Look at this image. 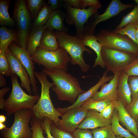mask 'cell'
<instances>
[{
  "label": "cell",
  "mask_w": 138,
  "mask_h": 138,
  "mask_svg": "<svg viewBox=\"0 0 138 138\" xmlns=\"http://www.w3.org/2000/svg\"><path fill=\"white\" fill-rule=\"evenodd\" d=\"M13 124L9 128L1 131L3 138H31L32 131L29 126L32 117L31 109H25L15 112Z\"/></svg>",
  "instance_id": "obj_8"
},
{
  "label": "cell",
  "mask_w": 138,
  "mask_h": 138,
  "mask_svg": "<svg viewBox=\"0 0 138 138\" xmlns=\"http://www.w3.org/2000/svg\"><path fill=\"white\" fill-rule=\"evenodd\" d=\"M6 120V117L3 115L1 114L0 115V122L3 123Z\"/></svg>",
  "instance_id": "obj_47"
},
{
  "label": "cell",
  "mask_w": 138,
  "mask_h": 138,
  "mask_svg": "<svg viewBox=\"0 0 138 138\" xmlns=\"http://www.w3.org/2000/svg\"><path fill=\"white\" fill-rule=\"evenodd\" d=\"M32 61L44 68H57L67 71L68 65L71 58L66 50L62 47L54 51L43 49L39 47L31 56Z\"/></svg>",
  "instance_id": "obj_6"
},
{
  "label": "cell",
  "mask_w": 138,
  "mask_h": 138,
  "mask_svg": "<svg viewBox=\"0 0 138 138\" xmlns=\"http://www.w3.org/2000/svg\"><path fill=\"white\" fill-rule=\"evenodd\" d=\"M34 75L41 84V89L39 99L31 109L32 116L41 121L44 118H48L58 127L59 117H62L63 114L55 108L50 97L49 89L54 84L48 80L47 76L42 71L41 72L34 71Z\"/></svg>",
  "instance_id": "obj_2"
},
{
  "label": "cell",
  "mask_w": 138,
  "mask_h": 138,
  "mask_svg": "<svg viewBox=\"0 0 138 138\" xmlns=\"http://www.w3.org/2000/svg\"><path fill=\"white\" fill-rule=\"evenodd\" d=\"M115 138H124L119 136H116Z\"/></svg>",
  "instance_id": "obj_50"
},
{
  "label": "cell",
  "mask_w": 138,
  "mask_h": 138,
  "mask_svg": "<svg viewBox=\"0 0 138 138\" xmlns=\"http://www.w3.org/2000/svg\"><path fill=\"white\" fill-rule=\"evenodd\" d=\"M50 130L54 138H74L72 133L60 129L52 121L50 125Z\"/></svg>",
  "instance_id": "obj_34"
},
{
  "label": "cell",
  "mask_w": 138,
  "mask_h": 138,
  "mask_svg": "<svg viewBox=\"0 0 138 138\" xmlns=\"http://www.w3.org/2000/svg\"><path fill=\"white\" fill-rule=\"evenodd\" d=\"M63 6L66 11V22L68 25L75 26L76 35L83 40L84 24L90 17L97 13L98 9L90 7L86 9L75 8L65 3Z\"/></svg>",
  "instance_id": "obj_10"
},
{
  "label": "cell",
  "mask_w": 138,
  "mask_h": 138,
  "mask_svg": "<svg viewBox=\"0 0 138 138\" xmlns=\"http://www.w3.org/2000/svg\"><path fill=\"white\" fill-rule=\"evenodd\" d=\"M26 3L27 9L32 20H33L45 4V1L43 0H27Z\"/></svg>",
  "instance_id": "obj_31"
},
{
  "label": "cell",
  "mask_w": 138,
  "mask_h": 138,
  "mask_svg": "<svg viewBox=\"0 0 138 138\" xmlns=\"http://www.w3.org/2000/svg\"><path fill=\"white\" fill-rule=\"evenodd\" d=\"M135 35L136 39L138 42V26L136 28Z\"/></svg>",
  "instance_id": "obj_49"
},
{
  "label": "cell",
  "mask_w": 138,
  "mask_h": 138,
  "mask_svg": "<svg viewBox=\"0 0 138 138\" xmlns=\"http://www.w3.org/2000/svg\"><path fill=\"white\" fill-rule=\"evenodd\" d=\"M88 110L80 107L69 109L62 116L58 123V128L72 133L76 129L86 116Z\"/></svg>",
  "instance_id": "obj_12"
},
{
  "label": "cell",
  "mask_w": 138,
  "mask_h": 138,
  "mask_svg": "<svg viewBox=\"0 0 138 138\" xmlns=\"http://www.w3.org/2000/svg\"><path fill=\"white\" fill-rule=\"evenodd\" d=\"M108 72L106 71H105L97 83L88 90L79 95L75 102L72 105L64 108L58 107L56 108L57 111L61 114H63L69 109L80 107L84 102L91 98L103 84L112 78L113 77V76L107 75Z\"/></svg>",
  "instance_id": "obj_16"
},
{
  "label": "cell",
  "mask_w": 138,
  "mask_h": 138,
  "mask_svg": "<svg viewBox=\"0 0 138 138\" xmlns=\"http://www.w3.org/2000/svg\"><path fill=\"white\" fill-rule=\"evenodd\" d=\"M125 108L131 117L137 123H138V99L132 101L129 105L125 107Z\"/></svg>",
  "instance_id": "obj_37"
},
{
  "label": "cell",
  "mask_w": 138,
  "mask_h": 138,
  "mask_svg": "<svg viewBox=\"0 0 138 138\" xmlns=\"http://www.w3.org/2000/svg\"><path fill=\"white\" fill-rule=\"evenodd\" d=\"M137 127H138V123H137Z\"/></svg>",
  "instance_id": "obj_52"
},
{
  "label": "cell",
  "mask_w": 138,
  "mask_h": 138,
  "mask_svg": "<svg viewBox=\"0 0 138 138\" xmlns=\"http://www.w3.org/2000/svg\"><path fill=\"white\" fill-rule=\"evenodd\" d=\"M6 128V125L3 123L0 122V130L1 131L2 130Z\"/></svg>",
  "instance_id": "obj_48"
},
{
  "label": "cell",
  "mask_w": 138,
  "mask_h": 138,
  "mask_svg": "<svg viewBox=\"0 0 138 138\" xmlns=\"http://www.w3.org/2000/svg\"><path fill=\"white\" fill-rule=\"evenodd\" d=\"M0 74L6 76H11V75L5 52H0Z\"/></svg>",
  "instance_id": "obj_35"
},
{
  "label": "cell",
  "mask_w": 138,
  "mask_h": 138,
  "mask_svg": "<svg viewBox=\"0 0 138 138\" xmlns=\"http://www.w3.org/2000/svg\"><path fill=\"white\" fill-rule=\"evenodd\" d=\"M54 32L60 47L63 48L70 55L71 58V64L72 65H78L83 72L88 71L90 66L85 61L83 54L85 51L89 54H91V52L84 45L82 40L76 35L72 36L65 32L56 30Z\"/></svg>",
  "instance_id": "obj_3"
},
{
  "label": "cell",
  "mask_w": 138,
  "mask_h": 138,
  "mask_svg": "<svg viewBox=\"0 0 138 138\" xmlns=\"http://www.w3.org/2000/svg\"><path fill=\"white\" fill-rule=\"evenodd\" d=\"M133 7L132 5L123 4L119 0H112L103 13L101 15L97 13L94 14L95 18L91 25L84 29V36L94 34L95 27L99 23L107 20L118 15L122 11Z\"/></svg>",
  "instance_id": "obj_13"
},
{
  "label": "cell",
  "mask_w": 138,
  "mask_h": 138,
  "mask_svg": "<svg viewBox=\"0 0 138 138\" xmlns=\"http://www.w3.org/2000/svg\"><path fill=\"white\" fill-rule=\"evenodd\" d=\"M116 109L118 112L119 120L130 132L133 133L138 138V128L137 122L126 110L122 102L119 100L113 101Z\"/></svg>",
  "instance_id": "obj_18"
},
{
  "label": "cell",
  "mask_w": 138,
  "mask_h": 138,
  "mask_svg": "<svg viewBox=\"0 0 138 138\" xmlns=\"http://www.w3.org/2000/svg\"><path fill=\"white\" fill-rule=\"evenodd\" d=\"M129 76L121 72L117 90L118 100L125 107L129 105L132 100L131 91L128 84Z\"/></svg>",
  "instance_id": "obj_19"
},
{
  "label": "cell",
  "mask_w": 138,
  "mask_h": 138,
  "mask_svg": "<svg viewBox=\"0 0 138 138\" xmlns=\"http://www.w3.org/2000/svg\"><path fill=\"white\" fill-rule=\"evenodd\" d=\"M80 1L81 9H85L86 7L89 6L98 9L102 6L98 0H80Z\"/></svg>",
  "instance_id": "obj_41"
},
{
  "label": "cell",
  "mask_w": 138,
  "mask_h": 138,
  "mask_svg": "<svg viewBox=\"0 0 138 138\" xmlns=\"http://www.w3.org/2000/svg\"><path fill=\"white\" fill-rule=\"evenodd\" d=\"M122 72L126 73L129 76H138V57L126 66Z\"/></svg>",
  "instance_id": "obj_38"
},
{
  "label": "cell",
  "mask_w": 138,
  "mask_h": 138,
  "mask_svg": "<svg viewBox=\"0 0 138 138\" xmlns=\"http://www.w3.org/2000/svg\"><path fill=\"white\" fill-rule=\"evenodd\" d=\"M52 12L49 5L45 4L42 7L32 24V28L44 26Z\"/></svg>",
  "instance_id": "obj_27"
},
{
  "label": "cell",
  "mask_w": 138,
  "mask_h": 138,
  "mask_svg": "<svg viewBox=\"0 0 138 138\" xmlns=\"http://www.w3.org/2000/svg\"><path fill=\"white\" fill-rule=\"evenodd\" d=\"M91 131L93 138H115L116 137L111 124L93 129Z\"/></svg>",
  "instance_id": "obj_30"
},
{
  "label": "cell",
  "mask_w": 138,
  "mask_h": 138,
  "mask_svg": "<svg viewBox=\"0 0 138 138\" xmlns=\"http://www.w3.org/2000/svg\"><path fill=\"white\" fill-rule=\"evenodd\" d=\"M121 72H119L114 74L113 78L109 83L103 84L100 90L97 91L91 98L96 101L106 100L111 101L118 100L117 90Z\"/></svg>",
  "instance_id": "obj_15"
},
{
  "label": "cell",
  "mask_w": 138,
  "mask_h": 138,
  "mask_svg": "<svg viewBox=\"0 0 138 138\" xmlns=\"http://www.w3.org/2000/svg\"><path fill=\"white\" fill-rule=\"evenodd\" d=\"M64 3L66 4L72 8L81 9L80 0H63Z\"/></svg>",
  "instance_id": "obj_45"
},
{
  "label": "cell",
  "mask_w": 138,
  "mask_h": 138,
  "mask_svg": "<svg viewBox=\"0 0 138 138\" xmlns=\"http://www.w3.org/2000/svg\"><path fill=\"white\" fill-rule=\"evenodd\" d=\"M130 23H133L136 28L138 26V5L135 6L132 11L122 18L116 29L122 28Z\"/></svg>",
  "instance_id": "obj_29"
},
{
  "label": "cell",
  "mask_w": 138,
  "mask_h": 138,
  "mask_svg": "<svg viewBox=\"0 0 138 138\" xmlns=\"http://www.w3.org/2000/svg\"><path fill=\"white\" fill-rule=\"evenodd\" d=\"M115 108L113 101L107 105L100 112L101 115L105 119H111Z\"/></svg>",
  "instance_id": "obj_40"
},
{
  "label": "cell",
  "mask_w": 138,
  "mask_h": 138,
  "mask_svg": "<svg viewBox=\"0 0 138 138\" xmlns=\"http://www.w3.org/2000/svg\"><path fill=\"white\" fill-rule=\"evenodd\" d=\"M52 122L49 118H44L43 121H41V127L47 135V138H54L51 134L50 126Z\"/></svg>",
  "instance_id": "obj_42"
},
{
  "label": "cell",
  "mask_w": 138,
  "mask_h": 138,
  "mask_svg": "<svg viewBox=\"0 0 138 138\" xmlns=\"http://www.w3.org/2000/svg\"><path fill=\"white\" fill-rule=\"evenodd\" d=\"M136 29L133 23H130L122 28L112 31L115 33L127 36L138 45V42L136 39L135 35Z\"/></svg>",
  "instance_id": "obj_32"
},
{
  "label": "cell",
  "mask_w": 138,
  "mask_h": 138,
  "mask_svg": "<svg viewBox=\"0 0 138 138\" xmlns=\"http://www.w3.org/2000/svg\"><path fill=\"white\" fill-rule=\"evenodd\" d=\"M84 46H88L92 49L96 53L97 57L95 60L93 67L97 65L102 68H105L104 62L102 57L101 50L102 45L97 41L94 34H90L84 37L82 40Z\"/></svg>",
  "instance_id": "obj_21"
},
{
  "label": "cell",
  "mask_w": 138,
  "mask_h": 138,
  "mask_svg": "<svg viewBox=\"0 0 138 138\" xmlns=\"http://www.w3.org/2000/svg\"><path fill=\"white\" fill-rule=\"evenodd\" d=\"M46 28L44 25L31 28L28 38L26 49L30 56L35 53L37 49L40 46L43 32Z\"/></svg>",
  "instance_id": "obj_24"
},
{
  "label": "cell",
  "mask_w": 138,
  "mask_h": 138,
  "mask_svg": "<svg viewBox=\"0 0 138 138\" xmlns=\"http://www.w3.org/2000/svg\"><path fill=\"white\" fill-rule=\"evenodd\" d=\"M11 76L12 90L6 100L4 107V109L8 116L21 110L31 109L37 102L40 97L38 95H32L26 93L19 85L17 76L11 73Z\"/></svg>",
  "instance_id": "obj_4"
},
{
  "label": "cell",
  "mask_w": 138,
  "mask_h": 138,
  "mask_svg": "<svg viewBox=\"0 0 138 138\" xmlns=\"http://www.w3.org/2000/svg\"><path fill=\"white\" fill-rule=\"evenodd\" d=\"M111 119L104 118L100 113L93 110H89L77 128L94 129L111 124Z\"/></svg>",
  "instance_id": "obj_17"
},
{
  "label": "cell",
  "mask_w": 138,
  "mask_h": 138,
  "mask_svg": "<svg viewBox=\"0 0 138 138\" xmlns=\"http://www.w3.org/2000/svg\"><path fill=\"white\" fill-rule=\"evenodd\" d=\"M12 18L17 33V45L26 50L28 37L32 28V19L27 8L26 1H15Z\"/></svg>",
  "instance_id": "obj_5"
},
{
  "label": "cell",
  "mask_w": 138,
  "mask_h": 138,
  "mask_svg": "<svg viewBox=\"0 0 138 138\" xmlns=\"http://www.w3.org/2000/svg\"><path fill=\"white\" fill-rule=\"evenodd\" d=\"M42 71L51 78L54 84L51 89L59 100L73 104L79 95L86 91L81 88L76 77L65 70L57 68H44Z\"/></svg>",
  "instance_id": "obj_1"
},
{
  "label": "cell",
  "mask_w": 138,
  "mask_h": 138,
  "mask_svg": "<svg viewBox=\"0 0 138 138\" xmlns=\"http://www.w3.org/2000/svg\"><path fill=\"white\" fill-rule=\"evenodd\" d=\"M134 1L138 5V0H135Z\"/></svg>",
  "instance_id": "obj_51"
},
{
  "label": "cell",
  "mask_w": 138,
  "mask_h": 138,
  "mask_svg": "<svg viewBox=\"0 0 138 138\" xmlns=\"http://www.w3.org/2000/svg\"><path fill=\"white\" fill-rule=\"evenodd\" d=\"M111 121L112 129L116 135L119 136L124 138H137L120 125L118 118V112L116 109L111 119Z\"/></svg>",
  "instance_id": "obj_26"
},
{
  "label": "cell",
  "mask_w": 138,
  "mask_h": 138,
  "mask_svg": "<svg viewBox=\"0 0 138 138\" xmlns=\"http://www.w3.org/2000/svg\"><path fill=\"white\" fill-rule=\"evenodd\" d=\"M95 36L102 46L128 52L138 56V45L127 36L102 29Z\"/></svg>",
  "instance_id": "obj_7"
},
{
  "label": "cell",
  "mask_w": 138,
  "mask_h": 138,
  "mask_svg": "<svg viewBox=\"0 0 138 138\" xmlns=\"http://www.w3.org/2000/svg\"><path fill=\"white\" fill-rule=\"evenodd\" d=\"M10 4L9 0H0V25L1 26L11 27L15 26L14 21L8 12Z\"/></svg>",
  "instance_id": "obj_25"
},
{
  "label": "cell",
  "mask_w": 138,
  "mask_h": 138,
  "mask_svg": "<svg viewBox=\"0 0 138 138\" xmlns=\"http://www.w3.org/2000/svg\"><path fill=\"white\" fill-rule=\"evenodd\" d=\"M48 2L52 11L60 9L64 3L63 0H49Z\"/></svg>",
  "instance_id": "obj_43"
},
{
  "label": "cell",
  "mask_w": 138,
  "mask_h": 138,
  "mask_svg": "<svg viewBox=\"0 0 138 138\" xmlns=\"http://www.w3.org/2000/svg\"><path fill=\"white\" fill-rule=\"evenodd\" d=\"M65 13L60 9L52 11L45 26L49 29L67 32L68 29L64 23Z\"/></svg>",
  "instance_id": "obj_20"
},
{
  "label": "cell",
  "mask_w": 138,
  "mask_h": 138,
  "mask_svg": "<svg viewBox=\"0 0 138 138\" xmlns=\"http://www.w3.org/2000/svg\"><path fill=\"white\" fill-rule=\"evenodd\" d=\"M10 88L8 87H5L0 90V108L3 110L4 107L6 100L4 98L5 94L10 90Z\"/></svg>",
  "instance_id": "obj_44"
},
{
  "label": "cell",
  "mask_w": 138,
  "mask_h": 138,
  "mask_svg": "<svg viewBox=\"0 0 138 138\" xmlns=\"http://www.w3.org/2000/svg\"><path fill=\"white\" fill-rule=\"evenodd\" d=\"M112 101L109 100L96 101L91 98L84 102L80 107L84 109L93 110L100 113Z\"/></svg>",
  "instance_id": "obj_28"
},
{
  "label": "cell",
  "mask_w": 138,
  "mask_h": 138,
  "mask_svg": "<svg viewBox=\"0 0 138 138\" xmlns=\"http://www.w3.org/2000/svg\"><path fill=\"white\" fill-rule=\"evenodd\" d=\"M18 34L16 29L1 26L0 28V52H5L13 42L18 43Z\"/></svg>",
  "instance_id": "obj_22"
},
{
  "label": "cell",
  "mask_w": 138,
  "mask_h": 138,
  "mask_svg": "<svg viewBox=\"0 0 138 138\" xmlns=\"http://www.w3.org/2000/svg\"><path fill=\"white\" fill-rule=\"evenodd\" d=\"M72 134L74 138H93L92 132L89 129L77 128Z\"/></svg>",
  "instance_id": "obj_39"
},
{
  "label": "cell",
  "mask_w": 138,
  "mask_h": 138,
  "mask_svg": "<svg viewBox=\"0 0 138 138\" xmlns=\"http://www.w3.org/2000/svg\"><path fill=\"white\" fill-rule=\"evenodd\" d=\"M41 121L32 116L30 122L32 133L31 138H45L43 134L44 130L41 126Z\"/></svg>",
  "instance_id": "obj_33"
},
{
  "label": "cell",
  "mask_w": 138,
  "mask_h": 138,
  "mask_svg": "<svg viewBox=\"0 0 138 138\" xmlns=\"http://www.w3.org/2000/svg\"><path fill=\"white\" fill-rule=\"evenodd\" d=\"M39 47L43 49L50 51H56L60 47L53 30L47 28L44 30Z\"/></svg>",
  "instance_id": "obj_23"
},
{
  "label": "cell",
  "mask_w": 138,
  "mask_h": 138,
  "mask_svg": "<svg viewBox=\"0 0 138 138\" xmlns=\"http://www.w3.org/2000/svg\"><path fill=\"white\" fill-rule=\"evenodd\" d=\"M101 54L106 71L114 74L122 72L138 57L131 53L104 46H102Z\"/></svg>",
  "instance_id": "obj_9"
},
{
  "label": "cell",
  "mask_w": 138,
  "mask_h": 138,
  "mask_svg": "<svg viewBox=\"0 0 138 138\" xmlns=\"http://www.w3.org/2000/svg\"><path fill=\"white\" fill-rule=\"evenodd\" d=\"M6 84V79L4 75L0 74V87H4Z\"/></svg>",
  "instance_id": "obj_46"
},
{
  "label": "cell",
  "mask_w": 138,
  "mask_h": 138,
  "mask_svg": "<svg viewBox=\"0 0 138 138\" xmlns=\"http://www.w3.org/2000/svg\"><path fill=\"white\" fill-rule=\"evenodd\" d=\"M8 48L27 71L29 77L33 93L35 95H37L38 88L34 75L35 68L31 56L26 49L20 47L14 42L9 45Z\"/></svg>",
  "instance_id": "obj_11"
},
{
  "label": "cell",
  "mask_w": 138,
  "mask_h": 138,
  "mask_svg": "<svg viewBox=\"0 0 138 138\" xmlns=\"http://www.w3.org/2000/svg\"><path fill=\"white\" fill-rule=\"evenodd\" d=\"M8 62L11 74L18 76L21 81V86L32 95L31 83L29 75L26 69L8 48L5 51Z\"/></svg>",
  "instance_id": "obj_14"
},
{
  "label": "cell",
  "mask_w": 138,
  "mask_h": 138,
  "mask_svg": "<svg viewBox=\"0 0 138 138\" xmlns=\"http://www.w3.org/2000/svg\"><path fill=\"white\" fill-rule=\"evenodd\" d=\"M128 82L131 93L132 101L138 99V76H129Z\"/></svg>",
  "instance_id": "obj_36"
}]
</instances>
